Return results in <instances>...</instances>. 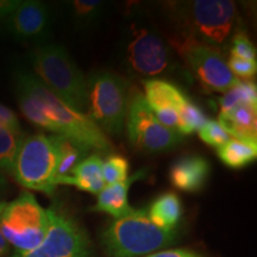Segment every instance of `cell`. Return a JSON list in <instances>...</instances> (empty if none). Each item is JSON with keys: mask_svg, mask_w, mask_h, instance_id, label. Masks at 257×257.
Listing matches in <instances>:
<instances>
[{"mask_svg": "<svg viewBox=\"0 0 257 257\" xmlns=\"http://www.w3.org/2000/svg\"><path fill=\"white\" fill-rule=\"evenodd\" d=\"M15 92L25 118L36 126L72 141L87 153H107L112 149L104 131L87 114L60 100L32 74H16Z\"/></svg>", "mask_w": 257, "mask_h": 257, "instance_id": "obj_1", "label": "cell"}, {"mask_svg": "<svg viewBox=\"0 0 257 257\" xmlns=\"http://www.w3.org/2000/svg\"><path fill=\"white\" fill-rule=\"evenodd\" d=\"M179 34L221 50L239 25L237 6L229 0H195L175 5Z\"/></svg>", "mask_w": 257, "mask_h": 257, "instance_id": "obj_2", "label": "cell"}, {"mask_svg": "<svg viewBox=\"0 0 257 257\" xmlns=\"http://www.w3.org/2000/svg\"><path fill=\"white\" fill-rule=\"evenodd\" d=\"M36 78L74 110L87 107V80L62 46L41 44L31 53Z\"/></svg>", "mask_w": 257, "mask_h": 257, "instance_id": "obj_3", "label": "cell"}, {"mask_svg": "<svg viewBox=\"0 0 257 257\" xmlns=\"http://www.w3.org/2000/svg\"><path fill=\"white\" fill-rule=\"evenodd\" d=\"M175 237L174 230L156 226L143 208L112 221L102 234V242L112 256L138 257L170 245Z\"/></svg>", "mask_w": 257, "mask_h": 257, "instance_id": "obj_4", "label": "cell"}, {"mask_svg": "<svg viewBox=\"0 0 257 257\" xmlns=\"http://www.w3.org/2000/svg\"><path fill=\"white\" fill-rule=\"evenodd\" d=\"M121 50L125 68L134 76L154 78L174 69L168 46L150 25L140 22L128 24L123 35Z\"/></svg>", "mask_w": 257, "mask_h": 257, "instance_id": "obj_5", "label": "cell"}, {"mask_svg": "<svg viewBox=\"0 0 257 257\" xmlns=\"http://www.w3.org/2000/svg\"><path fill=\"white\" fill-rule=\"evenodd\" d=\"M57 159L53 135L23 137L16 153L12 175L25 188L53 195L56 189Z\"/></svg>", "mask_w": 257, "mask_h": 257, "instance_id": "obj_6", "label": "cell"}, {"mask_svg": "<svg viewBox=\"0 0 257 257\" xmlns=\"http://www.w3.org/2000/svg\"><path fill=\"white\" fill-rule=\"evenodd\" d=\"M130 91L128 82L113 72H96L87 80L88 117L112 135L123 131Z\"/></svg>", "mask_w": 257, "mask_h": 257, "instance_id": "obj_7", "label": "cell"}, {"mask_svg": "<svg viewBox=\"0 0 257 257\" xmlns=\"http://www.w3.org/2000/svg\"><path fill=\"white\" fill-rule=\"evenodd\" d=\"M5 239L18 252L37 248L46 237L49 226L48 211L29 192H23L11 202H5L0 218Z\"/></svg>", "mask_w": 257, "mask_h": 257, "instance_id": "obj_8", "label": "cell"}, {"mask_svg": "<svg viewBox=\"0 0 257 257\" xmlns=\"http://www.w3.org/2000/svg\"><path fill=\"white\" fill-rule=\"evenodd\" d=\"M170 46L205 91L225 93L239 81L230 72L221 50L199 43L179 32L170 40Z\"/></svg>", "mask_w": 257, "mask_h": 257, "instance_id": "obj_9", "label": "cell"}, {"mask_svg": "<svg viewBox=\"0 0 257 257\" xmlns=\"http://www.w3.org/2000/svg\"><path fill=\"white\" fill-rule=\"evenodd\" d=\"M125 119L128 140L143 152H168L184 141L178 131L163 126L156 119L142 93H135L130 98Z\"/></svg>", "mask_w": 257, "mask_h": 257, "instance_id": "obj_10", "label": "cell"}, {"mask_svg": "<svg viewBox=\"0 0 257 257\" xmlns=\"http://www.w3.org/2000/svg\"><path fill=\"white\" fill-rule=\"evenodd\" d=\"M47 211L49 226L42 243L12 257H91L88 238L78 223L55 208Z\"/></svg>", "mask_w": 257, "mask_h": 257, "instance_id": "obj_11", "label": "cell"}, {"mask_svg": "<svg viewBox=\"0 0 257 257\" xmlns=\"http://www.w3.org/2000/svg\"><path fill=\"white\" fill-rule=\"evenodd\" d=\"M51 15L44 3L36 0L21 2L17 9L5 21V28L21 41H42L50 29Z\"/></svg>", "mask_w": 257, "mask_h": 257, "instance_id": "obj_12", "label": "cell"}, {"mask_svg": "<svg viewBox=\"0 0 257 257\" xmlns=\"http://www.w3.org/2000/svg\"><path fill=\"white\" fill-rule=\"evenodd\" d=\"M211 174L208 161L200 155L180 157L169 169V181L182 192L195 193L201 191Z\"/></svg>", "mask_w": 257, "mask_h": 257, "instance_id": "obj_13", "label": "cell"}, {"mask_svg": "<svg viewBox=\"0 0 257 257\" xmlns=\"http://www.w3.org/2000/svg\"><path fill=\"white\" fill-rule=\"evenodd\" d=\"M144 99L153 113L163 111L179 112L188 96L175 83L162 79H148L143 81Z\"/></svg>", "mask_w": 257, "mask_h": 257, "instance_id": "obj_14", "label": "cell"}, {"mask_svg": "<svg viewBox=\"0 0 257 257\" xmlns=\"http://www.w3.org/2000/svg\"><path fill=\"white\" fill-rule=\"evenodd\" d=\"M75 186L81 191L99 194L105 187L102 179V160L98 154L85 157L74 167L69 175L56 180V186Z\"/></svg>", "mask_w": 257, "mask_h": 257, "instance_id": "obj_15", "label": "cell"}, {"mask_svg": "<svg viewBox=\"0 0 257 257\" xmlns=\"http://www.w3.org/2000/svg\"><path fill=\"white\" fill-rule=\"evenodd\" d=\"M24 135L14 112L0 105V170L12 174L14 161Z\"/></svg>", "mask_w": 257, "mask_h": 257, "instance_id": "obj_16", "label": "cell"}, {"mask_svg": "<svg viewBox=\"0 0 257 257\" xmlns=\"http://www.w3.org/2000/svg\"><path fill=\"white\" fill-rule=\"evenodd\" d=\"M143 172H138L123 182L105 186L98 194V200L94 206L91 208V211L105 212V213L113 216L115 219L133 213L134 208L130 207L127 201V192L135 180L143 178Z\"/></svg>", "mask_w": 257, "mask_h": 257, "instance_id": "obj_17", "label": "cell"}, {"mask_svg": "<svg viewBox=\"0 0 257 257\" xmlns=\"http://www.w3.org/2000/svg\"><path fill=\"white\" fill-rule=\"evenodd\" d=\"M218 123L227 135L236 140L256 143V107L238 106L226 113H219Z\"/></svg>", "mask_w": 257, "mask_h": 257, "instance_id": "obj_18", "label": "cell"}, {"mask_svg": "<svg viewBox=\"0 0 257 257\" xmlns=\"http://www.w3.org/2000/svg\"><path fill=\"white\" fill-rule=\"evenodd\" d=\"M147 213L156 226L173 231L182 217L181 200L175 193H163L153 201Z\"/></svg>", "mask_w": 257, "mask_h": 257, "instance_id": "obj_19", "label": "cell"}, {"mask_svg": "<svg viewBox=\"0 0 257 257\" xmlns=\"http://www.w3.org/2000/svg\"><path fill=\"white\" fill-rule=\"evenodd\" d=\"M217 155L218 159L231 169L245 168L256 160L257 146L256 143L230 138L226 143L217 148Z\"/></svg>", "mask_w": 257, "mask_h": 257, "instance_id": "obj_20", "label": "cell"}, {"mask_svg": "<svg viewBox=\"0 0 257 257\" xmlns=\"http://www.w3.org/2000/svg\"><path fill=\"white\" fill-rule=\"evenodd\" d=\"M72 23L79 29H88L100 22L106 4L99 0H72L67 3Z\"/></svg>", "mask_w": 257, "mask_h": 257, "instance_id": "obj_21", "label": "cell"}, {"mask_svg": "<svg viewBox=\"0 0 257 257\" xmlns=\"http://www.w3.org/2000/svg\"><path fill=\"white\" fill-rule=\"evenodd\" d=\"M54 141H55L57 148V168H56V180L67 176L70 174L74 167H75L80 161L85 159L87 155V152L80 148L78 144H75L72 141L67 140L64 137L55 136L53 135Z\"/></svg>", "mask_w": 257, "mask_h": 257, "instance_id": "obj_22", "label": "cell"}, {"mask_svg": "<svg viewBox=\"0 0 257 257\" xmlns=\"http://www.w3.org/2000/svg\"><path fill=\"white\" fill-rule=\"evenodd\" d=\"M220 113L232 111L238 106L257 105V88L252 81H238L219 99Z\"/></svg>", "mask_w": 257, "mask_h": 257, "instance_id": "obj_23", "label": "cell"}, {"mask_svg": "<svg viewBox=\"0 0 257 257\" xmlns=\"http://www.w3.org/2000/svg\"><path fill=\"white\" fill-rule=\"evenodd\" d=\"M208 119L204 111L199 106L193 102L191 99L184 102L179 111V123L176 131L180 135H191L195 131H199L204 126Z\"/></svg>", "mask_w": 257, "mask_h": 257, "instance_id": "obj_24", "label": "cell"}, {"mask_svg": "<svg viewBox=\"0 0 257 257\" xmlns=\"http://www.w3.org/2000/svg\"><path fill=\"white\" fill-rule=\"evenodd\" d=\"M128 178V162L124 156L110 155L102 161V179L105 186L123 182Z\"/></svg>", "mask_w": 257, "mask_h": 257, "instance_id": "obj_25", "label": "cell"}, {"mask_svg": "<svg viewBox=\"0 0 257 257\" xmlns=\"http://www.w3.org/2000/svg\"><path fill=\"white\" fill-rule=\"evenodd\" d=\"M199 137L201 138L202 142L216 148V149L226 143L231 138L218 121L210 119L199 130Z\"/></svg>", "mask_w": 257, "mask_h": 257, "instance_id": "obj_26", "label": "cell"}, {"mask_svg": "<svg viewBox=\"0 0 257 257\" xmlns=\"http://www.w3.org/2000/svg\"><path fill=\"white\" fill-rule=\"evenodd\" d=\"M231 54L230 55L239 57V59L256 61V49L250 38L245 32L237 31L231 40Z\"/></svg>", "mask_w": 257, "mask_h": 257, "instance_id": "obj_27", "label": "cell"}, {"mask_svg": "<svg viewBox=\"0 0 257 257\" xmlns=\"http://www.w3.org/2000/svg\"><path fill=\"white\" fill-rule=\"evenodd\" d=\"M227 67L230 72L236 76L237 79L240 78L244 81H251L257 72L256 61H248L239 59V57L230 55L229 60L226 61Z\"/></svg>", "mask_w": 257, "mask_h": 257, "instance_id": "obj_28", "label": "cell"}, {"mask_svg": "<svg viewBox=\"0 0 257 257\" xmlns=\"http://www.w3.org/2000/svg\"><path fill=\"white\" fill-rule=\"evenodd\" d=\"M19 4V0H0V23H5Z\"/></svg>", "mask_w": 257, "mask_h": 257, "instance_id": "obj_29", "label": "cell"}, {"mask_svg": "<svg viewBox=\"0 0 257 257\" xmlns=\"http://www.w3.org/2000/svg\"><path fill=\"white\" fill-rule=\"evenodd\" d=\"M148 257H204L199 253H195L193 251L186 249H175V250H167V251H161L157 253H153V255Z\"/></svg>", "mask_w": 257, "mask_h": 257, "instance_id": "obj_30", "label": "cell"}, {"mask_svg": "<svg viewBox=\"0 0 257 257\" xmlns=\"http://www.w3.org/2000/svg\"><path fill=\"white\" fill-rule=\"evenodd\" d=\"M5 201H0V218H2L3 210H4ZM10 251V244L5 239L4 234L2 232V226H0V257H5Z\"/></svg>", "mask_w": 257, "mask_h": 257, "instance_id": "obj_31", "label": "cell"}, {"mask_svg": "<svg viewBox=\"0 0 257 257\" xmlns=\"http://www.w3.org/2000/svg\"><path fill=\"white\" fill-rule=\"evenodd\" d=\"M9 188V181L6 179L5 173L0 170V201H3V197L6 194Z\"/></svg>", "mask_w": 257, "mask_h": 257, "instance_id": "obj_32", "label": "cell"}]
</instances>
